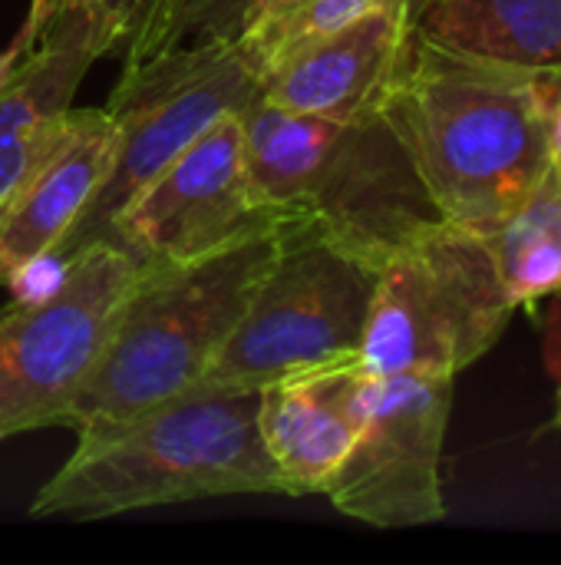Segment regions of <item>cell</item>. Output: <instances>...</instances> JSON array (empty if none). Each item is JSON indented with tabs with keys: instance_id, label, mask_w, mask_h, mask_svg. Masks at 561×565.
<instances>
[{
	"instance_id": "obj_13",
	"label": "cell",
	"mask_w": 561,
	"mask_h": 565,
	"mask_svg": "<svg viewBox=\"0 0 561 565\" xmlns=\"http://www.w3.org/2000/svg\"><path fill=\"white\" fill-rule=\"evenodd\" d=\"M116 152V122L106 109H69L56 146L23 175L0 205V285L26 262L50 255L96 195Z\"/></svg>"
},
{
	"instance_id": "obj_4",
	"label": "cell",
	"mask_w": 561,
	"mask_h": 565,
	"mask_svg": "<svg viewBox=\"0 0 561 565\" xmlns=\"http://www.w3.org/2000/svg\"><path fill=\"white\" fill-rule=\"evenodd\" d=\"M241 122L258 202L314 215L377 265L443 218L384 113L317 119L271 106L258 93Z\"/></svg>"
},
{
	"instance_id": "obj_9",
	"label": "cell",
	"mask_w": 561,
	"mask_h": 565,
	"mask_svg": "<svg viewBox=\"0 0 561 565\" xmlns=\"http://www.w3.org/2000/svg\"><path fill=\"white\" fill-rule=\"evenodd\" d=\"M450 411V374L370 377L360 434L324 490L334 510L377 530L440 523Z\"/></svg>"
},
{
	"instance_id": "obj_17",
	"label": "cell",
	"mask_w": 561,
	"mask_h": 565,
	"mask_svg": "<svg viewBox=\"0 0 561 565\" xmlns=\"http://www.w3.org/2000/svg\"><path fill=\"white\" fill-rule=\"evenodd\" d=\"M377 0H255L238 43L251 53L258 70L284 56L291 46L331 33Z\"/></svg>"
},
{
	"instance_id": "obj_12",
	"label": "cell",
	"mask_w": 561,
	"mask_h": 565,
	"mask_svg": "<svg viewBox=\"0 0 561 565\" xmlns=\"http://www.w3.org/2000/svg\"><path fill=\"white\" fill-rule=\"evenodd\" d=\"M370 374L360 354L284 374L261 387L258 430L288 497H314L350 454L367 404Z\"/></svg>"
},
{
	"instance_id": "obj_22",
	"label": "cell",
	"mask_w": 561,
	"mask_h": 565,
	"mask_svg": "<svg viewBox=\"0 0 561 565\" xmlns=\"http://www.w3.org/2000/svg\"><path fill=\"white\" fill-rule=\"evenodd\" d=\"M377 3H390V7H397V10H403V17H407L410 23H417V17H420L433 0H377Z\"/></svg>"
},
{
	"instance_id": "obj_10",
	"label": "cell",
	"mask_w": 561,
	"mask_h": 565,
	"mask_svg": "<svg viewBox=\"0 0 561 565\" xmlns=\"http://www.w3.org/2000/svg\"><path fill=\"white\" fill-rule=\"evenodd\" d=\"M284 215L291 212L258 202L245 122L241 113H228L182 149L116 215L99 242L122 248L139 265H172L208 255Z\"/></svg>"
},
{
	"instance_id": "obj_2",
	"label": "cell",
	"mask_w": 561,
	"mask_h": 565,
	"mask_svg": "<svg viewBox=\"0 0 561 565\" xmlns=\"http://www.w3.org/2000/svg\"><path fill=\"white\" fill-rule=\"evenodd\" d=\"M258 397L255 387L198 384L136 417L79 427L30 516L106 520L212 497H288L258 430Z\"/></svg>"
},
{
	"instance_id": "obj_23",
	"label": "cell",
	"mask_w": 561,
	"mask_h": 565,
	"mask_svg": "<svg viewBox=\"0 0 561 565\" xmlns=\"http://www.w3.org/2000/svg\"><path fill=\"white\" fill-rule=\"evenodd\" d=\"M549 427H552V430H561V387H559V397H555V417L549 420Z\"/></svg>"
},
{
	"instance_id": "obj_5",
	"label": "cell",
	"mask_w": 561,
	"mask_h": 565,
	"mask_svg": "<svg viewBox=\"0 0 561 565\" xmlns=\"http://www.w3.org/2000/svg\"><path fill=\"white\" fill-rule=\"evenodd\" d=\"M516 308L489 235L440 218L380 265L360 364L370 377H456L503 338Z\"/></svg>"
},
{
	"instance_id": "obj_15",
	"label": "cell",
	"mask_w": 561,
	"mask_h": 565,
	"mask_svg": "<svg viewBox=\"0 0 561 565\" xmlns=\"http://www.w3.org/2000/svg\"><path fill=\"white\" fill-rule=\"evenodd\" d=\"M413 33L460 56L561 73V0H433Z\"/></svg>"
},
{
	"instance_id": "obj_6",
	"label": "cell",
	"mask_w": 561,
	"mask_h": 565,
	"mask_svg": "<svg viewBox=\"0 0 561 565\" xmlns=\"http://www.w3.org/2000/svg\"><path fill=\"white\" fill-rule=\"evenodd\" d=\"M380 265L314 215L294 212L245 318L202 384L255 387L360 354Z\"/></svg>"
},
{
	"instance_id": "obj_7",
	"label": "cell",
	"mask_w": 561,
	"mask_h": 565,
	"mask_svg": "<svg viewBox=\"0 0 561 565\" xmlns=\"http://www.w3.org/2000/svg\"><path fill=\"white\" fill-rule=\"evenodd\" d=\"M258 86L261 70L238 40L169 46L122 66L106 103L116 122L109 172L53 255L69 262L79 248L99 242L116 215L215 119L245 113Z\"/></svg>"
},
{
	"instance_id": "obj_19",
	"label": "cell",
	"mask_w": 561,
	"mask_h": 565,
	"mask_svg": "<svg viewBox=\"0 0 561 565\" xmlns=\"http://www.w3.org/2000/svg\"><path fill=\"white\" fill-rule=\"evenodd\" d=\"M255 0H169L159 23L145 36V43L122 60V66H132L139 60H149L169 46H188V43H231L241 36L248 13Z\"/></svg>"
},
{
	"instance_id": "obj_8",
	"label": "cell",
	"mask_w": 561,
	"mask_h": 565,
	"mask_svg": "<svg viewBox=\"0 0 561 565\" xmlns=\"http://www.w3.org/2000/svg\"><path fill=\"white\" fill-rule=\"evenodd\" d=\"M139 271L122 248L93 242L50 295L0 311V440L69 427Z\"/></svg>"
},
{
	"instance_id": "obj_18",
	"label": "cell",
	"mask_w": 561,
	"mask_h": 565,
	"mask_svg": "<svg viewBox=\"0 0 561 565\" xmlns=\"http://www.w3.org/2000/svg\"><path fill=\"white\" fill-rule=\"evenodd\" d=\"M169 0H30L26 23L20 26L30 40L63 13H79L93 23L106 53L129 60L159 23Z\"/></svg>"
},
{
	"instance_id": "obj_3",
	"label": "cell",
	"mask_w": 561,
	"mask_h": 565,
	"mask_svg": "<svg viewBox=\"0 0 561 565\" xmlns=\"http://www.w3.org/2000/svg\"><path fill=\"white\" fill-rule=\"evenodd\" d=\"M291 215L208 255L142 265L69 430L126 420L198 387L245 318Z\"/></svg>"
},
{
	"instance_id": "obj_1",
	"label": "cell",
	"mask_w": 561,
	"mask_h": 565,
	"mask_svg": "<svg viewBox=\"0 0 561 565\" xmlns=\"http://www.w3.org/2000/svg\"><path fill=\"white\" fill-rule=\"evenodd\" d=\"M561 73L450 53L410 30L384 116L436 212L493 235L549 172Z\"/></svg>"
},
{
	"instance_id": "obj_11",
	"label": "cell",
	"mask_w": 561,
	"mask_h": 565,
	"mask_svg": "<svg viewBox=\"0 0 561 565\" xmlns=\"http://www.w3.org/2000/svg\"><path fill=\"white\" fill-rule=\"evenodd\" d=\"M413 23L390 3H374L350 23L291 46L261 70V99L298 116L364 119L387 106Z\"/></svg>"
},
{
	"instance_id": "obj_16",
	"label": "cell",
	"mask_w": 561,
	"mask_h": 565,
	"mask_svg": "<svg viewBox=\"0 0 561 565\" xmlns=\"http://www.w3.org/2000/svg\"><path fill=\"white\" fill-rule=\"evenodd\" d=\"M516 305H536L561 291V185L552 172L489 235Z\"/></svg>"
},
{
	"instance_id": "obj_20",
	"label": "cell",
	"mask_w": 561,
	"mask_h": 565,
	"mask_svg": "<svg viewBox=\"0 0 561 565\" xmlns=\"http://www.w3.org/2000/svg\"><path fill=\"white\" fill-rule=\"evenodd\" d=\"M30 50H33V40H30L23 30L13 36V43H10L7 50H0V96H3V89L17 79V73L23 70Z\"/></svg>"
},
{
	"instance_id": "obj_24",
	"label": "cell",
	"mask_w": 561,
	"mask_h": 565,
	"mask_svg": "<svg viewBox=\"0 0 561 565\" xmlns=\"http://www.w3.org/2000/svg\"><path fill=\"white\" fill-rule=\"evenodd\" d=\"M142 43H145V40H142Z\"/></svg>"
},
{
	"instance_id": "obj_14",
	"label": "cell",
	"mask_w": 561,
	"mask_h": 565,
	"mask_svg": "<svg viewBox=\"0 0 561 565\" xmlns=\"http://www.w3.org/2000/svg\"><path fill=\"white\" fill-rule=\"evenodd\" d=\"M106 56L93 23L63 13L46 23L17 79L0 96V205L56 146L89 66Z\"/></svg>"
},
{
	"instance_id": "obj_21",
	"label": "cell",
	"mask_w": 561,
	"mask_h": 565,
	"mask_svg": "<svg viewBox=\"0 0 561 565\" xmlns=\"http://www.w3.org/2000/svg\"><path fill=\"white\" fill-rule=\"evenodd\" d=\"M549 172L561 185V86L555 103H552V116H549Z\"/></svg>"
}]
</instances>
